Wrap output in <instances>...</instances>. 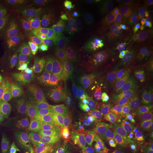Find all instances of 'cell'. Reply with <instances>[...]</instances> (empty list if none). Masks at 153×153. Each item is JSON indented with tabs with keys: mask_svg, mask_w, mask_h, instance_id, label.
Segmentation results:
<instances>
[{
	"mask_svg": "<svg viewBox=\"0 0 153 153\" xmlns=\"http://www.w3.org/2000/svg\"><path fill=\"white\" fill-rule=\"evenodd\" d=\"M113 74L112 69L104 56H98L96 65L93 70L94 78L107 80Z\"/></svg>",
	"mask_w": 153,
	"mask_h": 153,
	"instance_id": "cell-20",
	"label": "cell"
},
{
	"mask_svg": "<svg viewBox=\"0 0 153 153\" xmlns=\"http://www.w3.org/2000/svg\"><path fill=\"white\" fill-rule=\"evenodd\" d=\"M19 33V28H14L10 33L0 38V64L11 52L18 37Z\"/></svg>",
	"mask_w": 153,
	"mask_h": 153,
	"instance_id": "cell-19",
	"label": "cell"
},
{
	"mask_svg": "<svg viewBox=\"0 0 153 153\" xmlns=\"http://www.w3.org/2000/svg\"><path fill=\"white\" fill-rule=\"evenodd\" d=\"M128 126L115 115H105L103 146L115 153H123Z\"/></svg>",
	"mask_w": 153,
	"mask_h": 153,
	"instance_id": "cell-2",
	"label": "cell"
},
{
	"mask_svg": "<svg viewBox=\"0 0 153 153\" xmlns=\"http://www.w3.org/2000/svg\"><path fill=\"white\" fill-rule=\"evenodd\" d=\"M36 51L33 44L24 40L19 45L16 54L11 62L9 76L14 79L38 69Z\"/></svg>",
	"mask_w": 153,
	"mask_h": 153,
	"instance_id": "cell-1",
	"label": "cell"
},
{
	"mask_svg": "<svg viewBox=\"0 0 153 153\" xmlns=\"http://www.w3.org/2000/svg\"><path fill=\"white\" fill-rule=\"evenodd\" d=\"M79 99L84 103L94 102L97 97V93L90 88H83L77 93Z\"/></svg>",
	"mask_w": 153,
	"mask_h": 153,
	"instance_id": "cell-30",
	"label": "cell"
},
{
	"mask_svg": "<svg viewBox=\"0 0 153 153\" xmlns=\"http://www.w3.org/2000/svg\"><path fill=\"white\" fill-rule=\"evenodd\" d=\"M0 153H4V152H3V150L1 149H0Z\"/></svg>",
	"mask_w": 153,
	"mask_h": 153,
	"instance_id": "cell-39",
	"label": "cell"
},
{
	"mask_svg": "<svg viewBox=\"0 0 153 153\" xmlns=\"http://www.w3.org/2000/svg\"><path fill=\"white\" fill-rule=\"evenodd\" d=\"M36 117L34 106L33 105H29L19 117V126L21 136H25L31 131L36 120Z\"/></svg>",
	"mask_w": 153,
	"mask_h": 153,
	"instance_id": "cell-18",
	"label": "cell"
},
{
	"mask_svg": "<svg viewBox=\"0 0 153 153\" xmlns=\"http://www.w3.org/2000/svg\"><path fill=\"white\" fill-rule=\"evenodd\" d=\"M56 88L63 107L67 110H70L76 100L77 93L60 82L56 85Z\"/></svg>",
	"mask_w": 153,
	"mask_h": 153,
	"instance_id": "cell-21",
	"label": "cell"
},
{
	"mask_svg": "<svg viewBox=\"0 0 153 153\" xmlns=\"http://www.w3.org/2000/svg\"><path fill=\"white\" fill-rule=\"evenodd\" d=\"M121 36L122 38L126 40L133 41L136 40L137 35L134 28L131 27H126L124 28L121 32Z\"/></svg>",
	"mask_w": 153,
	"mask_h": 153,
	"instance_id": "cell-32",
	"label": "cell"
},
{
	"mask_svg": "<svg viewBox=\"0 0 153 153\" xmlns=\"http://www.w3.org/2000/svg\"><path fill=\"white\" fill-rule=\"evenodd\" d=\"M64 148L54 147L48 142H44L39 145L28 146L24 148V153H68Z\"/></svg>",
	"mask_w": 153,
	"mask_h": 153,
	"instance_id": "cell-24",
	"label": "cell"
},
{
	"mask_svg": "<svg viewBox=\"0 0 153 153\" xmlns=\"http://www.w3.org/2000/svg\"><path fill=\"white\" fill-rule=\"evenodd\" d=\"M97 56L82 55L78 57V60L82 68H88L93 71L96 65Z\"/></svg>",
	"mask_w": 153,
	"mask_h": 153,
	"instance_id": "cell-31",
	"label": "cell"
},
{
	"mask_svg": "<svg viewBox=\"0 0 153 153\" xmlns=\"http://www.w3.org/2000/svg\"><path fill=\"white\" fill-rule=\"evenodd\" d=\"M60 123H57L42 130L36 134L35 138L38 141L48 142V141H49L52 137L55 136L56 130L57 129Z\"/></svg>",
	"mask_w": 153,
	"mask_h": 153,
	"instance_id": "cell-27",
	"label": "cell"
},
{
	"mask_svg": "<svg viewBox=\"0 0 153 153\" xmlns=\"http://www.w3.org/2000/svg\"><path fill=\"white\" fill-rule=\"evenodd\" d=\"M59 81L76 93L85 88V81L69 71H62L59 76Z\"/></svg>",
	"mask_w": 153,
	"mask_h": 153,
	"instance_id": "cell-22",
	"label": "cell"
},
{
	"mask_svg": "<svg viewBox=\"0 0 153 153\" xmlns=\"http://www.w3.org/2000/svg\"><path fill=\"white\" fill-rule=\"evenodd\" d=\"M44 71L36 70L13 79V88L18 97L25 96L33 92L43 81Z\"/></svg>",
	"mask_w": 153,
	"mask_h": 153,
	"instance_id": "cell-8",
	"label": "cell"
},
{
	"mask_svg": "<svg viewBox=\"0 0 153 153\" xmlns=\"http://www.w3.org/2000/svg\"><path fill=\"white\" fill-rule=\"evenodd\" d=\"M97 1L92 0H69L66 1V4L73 9L85 10L93 6Z\"/></svg>",
	"mask_w": 153,
	"mask_h": 153,
	"instance_id": "cell-29",
	"label": "cell"
},
{
	"mask_svg": "<svg viewBox=\"0 0 153 153\" xmlns=\"http://www.w3.org/2000/svg\"><path fill=\"white\" fill-rule=\"evenodd\" d=\"M106 81L109 90L113 91L112 99H131L137 78L135 75L130 73L124 68L113 73Z\"/></svg>",
	"mask_w": 153,
	"mask_h": 153,
	"instance_id": "cell-3",
	"label": "cell"
},
{
	"mask_svg": "<svg viewBox=\"0 0 153 153\" xmlns=\"http://www.w3.org/2000/svg\"><path fill=\"white\" fill-rule=\"evenodd\" d=\"M149 43L150 51H151V53H152V55L153 58V38H150L149 40Z\"/></svg>",
	"mask_w": 153,
	"mask_h": 153,
	"instance_id": "cell-38",
	"label": "cell"
},
{
	"mask_svg": "<svg viewBox=\"0 0 153 153\" xmlns=\"http://www.w3.org/2000/svg\"><path fill=\"white\" fill-rule=\"evenodd\" d=\"M40 45L48 60L56 65L61 67L64 66L66 58L53 39L49 36H44L40 40Z\"/></svg>",
	"mask_w": 153,
	"mask_h": 153,
	"instance_id": "cell-14",
	"label": "cell"
},
{
	"mask_svg": "<svg viewBox=\"0 0 153 153\" xmlns=\"http://www.w3.org/2000/svg\"><path fill=\"white\" fill-rule=\"evenodd\" d=\"M45 109L59 116L64 115V107L57 89L52 85L47 86L42 90L33 102Z\"/></svg>",
	"mask_w": 153,
	"mask_h": 153,
	"instance_id": "cell-10",
	"label": "cell"
},
{
	"mask_svg": "<svg viewBox=\"0 0 153 153\" xmlns=\"http://www.w3.org/2000/svg\"><path fill=\"white\" fill-rule=\"evenodd\" d=\"M36 124L35 131L38 133L42 130L56 124L60 123V117L54 112L39 107L36 112Z\"/></svg>",
	"mask_w": 153,
	"mask_h": 153,
	"instance_id": "cell-17",
	"label": "cell"
},
{
	"mask_svg": "<svg viewBox=\"0 0 153 153\" xmlns=\"http://www.w3.org/2000/svg\"><path fill=\"white\" fill-rule=\"evenodd\" d=\"M85 88L91 89L95 91L96 93L103 91L105 89L106 86V83L104 80L94 77L88 81H85Z\"/></svg>",
	"mask_w": 153,
	"mask_h": 153,
	"instance_id": "cell-28",
	"label": "cell"
},
{
	"mask_svg": "<svg viewBox=\"0 0 153 153\" xmlns=\"http://www.w3.org/2000/svg\"><path fill=\"white\" fill-rule=\"evenodd\" d=\"M137 35L134 51V60L137 66L141 69H148L153 64V58L149 43L148 37L143 33L142 27L133 28Z\"/></svg>",
	"mask_w": 153,
	"mask_h": 153,
	"instance_id": "cell-9",
	"label": "cell"
},
{
	"mask_svg": "<svg viewBox=\"0 0 153 153\" xmlns=\"http://www.w3.org/2000/svg\"><path fill=\"white\" fill-rule=\"evenodd\" d=\"M128 10L132 18L138 20L148 16L149 11L145 10L142 2L137 1H131L128 4Z\"/></svg>",
	"mask_w": 153,
	"mask_h": 153,
	"instance_id": "cell-25",
	"label": "cell"
},
{
	"mask_svg": "<svg viewBox=\"0 0 153 153\" xmlns=\"http://www.w3.org/2000/svg\"><path fill=\"white\" fill-rule=\"evenodd\" d=\"M143 33L147 36V35H153V23H148L143 27H142Z\"/></svg>",
	"mask_w": 153,
	"mask_h": 153,
	"instance_id": "cell-36",
	"label": "cell"
},
{
	"mask_svg": "<svg viewBox=\"0 0 153 153\" xmlns=\"http://www.w3.org/2000/svg\"><path fill=\"white\" fill-rule=\"evenodd\" d=\"M91 124V118L88 116L70 115L67 131L62 137L71 146H81L88 137Z\"/></svg>",
	"mask_w": 153,
	"mask_h": 153,
	"instance_id": "cell-4",
	"label": "cell"
},
{
	"mask_svg": "<svg viewBox=\"0 0 153 153\" xmlns=\"http://www.w3.org/2000/svg\"><path fill=\"white\" fill-rule=\"evenodd\" d=\"M53 39L60 47L66 59L76 58L82 55L78 31L66 35H53Z\"/></svg>",
	"mask_w": 153,
	"mask_h": 153,
	"instance_id": "cell-11",
	"label": "cell"
},
{
	"mask_svg": "<svg viewBox=\"0 0 153 153\" xmlns=\"http://www.w3.org/2000/svg\"><path fill=\"white\" fill-rule=\"evenodd\" d=\"M106 36L107 31L104 28H91L85 33L81 40V47L86 53L94 54L102 47Z\"/></svg>",
	"mask_w": 153,
	"mask_h": 153,
	"instance_id": "cell-12",
	"label": "cell"
},
{
	"mask_svg": "<svg viewBox=\"0 0 153 153\" xmlns=\"http://www.w3.org/2000/svg\"><path fill=\"white\" fill-rule=\"evenodd\" d=\"M111 108L116 116L123 121L126 126L136 119L131 99H112Z\"/></svg>",
	"mask_w": 153,
	"mask_h": 153,
	"instance_id": "cell-15",
	"label": "cell"
},
{
	"mask_svg": "<svg viewBox=\"0 0 153 153\" xmlns=\"http://www.w3.org/2000/svg\"><path fill=\"white\" fill-rule=\"evenodd\" d=\"M135 119L143 124H149L153 120L152 105L144 94L141 92L133 94L131 99Z\"/></svg>",
	"mask_w": 153,
	"mask_h": 153,
	"instance_id": "cell-13",
	"label": "cell"
},
{
	"mask_svg": "<svg viewBox=\"0 0 153 153\" xmlns=\"http://www.w3.org/2000/svg\"><path fill=\"white\" fill-rule=\"evenodd\" d=\"M82 16H51L43 21L44 28L53 35H66L79 31Z\"/></svg>",
	"mask_w": 153,
	"mask_h": 153,
	"instance_id": "cell-5",
	"label": "cell"
},
{
	"mask_svg": "<svg viewBox=\"0 0 153 153\" xmlns=\"http://www.w3.org/2000/svg\"><path fill=\"white\" fill-rule=\"evenodd\" d=\"M131 53V44L126 40L120 39L113 47L108 49L104 53L109 65L112 69L113 73L125 68Z\"/></svg>",
	"mask_w": 153,
	"mask_h": 153,
	"instance_id": "cell-7",
	"label": "cell"
},
{
	"mask_svg": "<svg viewBox=\"0 0 153 153\" xmlns=\"http://www.w3.org/2000/svg\"><path fill=\"white\" fill-rule=\"evenodd\" d=\"M14 19L11 16L0 13V38L10 33L14 29Z\"/></svg>",
	"mask_w": 153,
	"mask_h": 153,
	"instance_id": "cell-26",
	"label": "cell"
},
{
	"mask_svg": "<svg viewBox=\"0 0 153 153\" xmlns=\"http://www.w3.org/2000/svg\"><path fill=\"white\" fill-rule=\"evenodd\" d=\"M126 142L123 153H141L147 135L142 125L134 119L128 125Z\"/></svg>",
	"mask_w": 153,
	"mask_h": 153,
	"instance_id": "cell-6",
	"label": "cell"
},
{
	"mask_svg": "<svg viewBox=\"0 0 153 153\" xmlns=\"http://www.w3.org/2000/svg\"><path fill=\"white\" fill-rule=\"evenodd\" d=\"M48 143L56 148H65L66 141L63 138L55 136L49 140Z\"/></svg>",
	"mask_w": 153,
	"mask_h": 153,
	"instance_id": "cell-33",
	"label": "cell"
},
{
	"mask_svg": "<svg viewBox=\"0 0 153 153\" xmlns=\"http://www.w3.org/2000/svg\"><path fill=\"white\" fill-rule=\"evenodd\" d=\"M105 115L99 112L95 116L88 136V142L98 146H103Z\"/></svg>",
	"mask_w": 153,
	"mask_h": 153,
	"instance_id": "cell-16",
	"label": "cell"
},
{
	"mask_svg": "<svg viewBox=\"0 0 153 153\" xmlns=\"http://www.w3.org/2000/svg\"><path fill=\"white\" fill-rule=\"evenodd\" d=\"M11 3L16 7L26 10L43 9L52 4V1L47 0H16Z\"/></svg>",
	"mask_w": 153,
	"mask_h": 153,
	"instance_id": "cell-23",
	"label": "cell"
},
{
	"mask_svg": "<svg viewBox=\"0 0 153 153\" xmlns=\"http://www.w3.org/2000/svg\"><path fill=\"white\" fill-rule=\"evenodd\" d=\"M99 153H115L104 146H99Z\"/></svg>",
	"mask_w": 153,
	"mask_h": 153,
	"instance_id": "cell-37",
	"label": "cell"
},
{
	"mask_svg": "<svg viewBox=\"0 0 153 153\" xmlns=\"http://www.w3.org/2000/svg\"><path fill=\"white\" fill-rule=\"evenodd\" d=\"M76 153H99V146L88 143L81 150Z\"/></svg>",
	"mask_w": 153,
	"mask_h": 153,
	"instance_id": "cell-34",
	"label": "cell"
},
{
	"mask_svg": "<svg viewBox=\"0 0 153 153\" xmlns=\"http://www.w3.org/2000/svg\"><path fill=\"white\" fill-rule=\"evenodd\" d=\"M78 76L80 77L85 81H88L93 78V71L88 68H83L79 72Z\"/></svg>",
	"mask_w": 153,
	"mask_h": 153,
	"instance_id": "cell-35",
	"label": "cell"
}]
</instances>
